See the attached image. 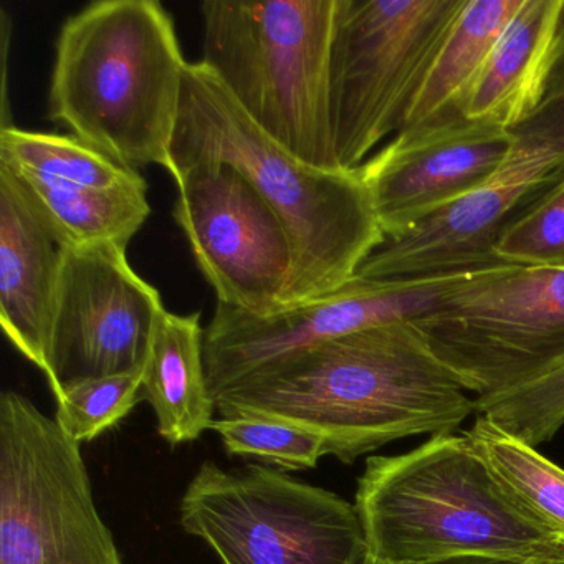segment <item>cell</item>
Returning a JSON list of instances; mask_svg holds the SVG:
<instances>
[{
	"label": "cell",
	"mask_w": 564,
	"mask_h": 564,
	"mask_svg": "<svg viewBox=\"0 0 564 564\" xmlns=\"http://www.w3.org/2000/svg\"><path fill=\"white\" fill-rule=\"evenodd\" d=\"M214 401L223 417L253 415L308 429L343 464L399 438L454 434L477 412L475 398L414 322L316 346Z\"/></svg>",
	"instance_id": "1"
},
{
	"label": "cell",
	"mask_w": 564,
	"mask_h": 564,
	"mask_svg": "<svg viewBox=\"0 0 564 564\" xmlns=\"http://www.w3.org/2000/svg\"><path fill=\"white\" fill-rule=\"evenodd\" d=\"M200 164L236 167L285 226L293 249L285 308L351 282L386 240L358 170L303 163L262 130L199 61L187 62L167 173L176 177Z\"/></svg>",
	"instance_id": "2"
},
{
	"label": "cell",
	"mask_w": 564,
	"mask_h": 564,
	"mask_svg": "<svg viewBox=\"0 0 564 564\" xmlns=\"http://www.w3.org/2000/svg\"><path fill=\"white\" fill-rule=\"evenodd\" d=\"M187 62L158 0H97L62 24L48 118L130 170L171 167Z\"/></svg>",
	"instance_id": "3"
},
{
	"label": "cell",
	"mask_w": 564,
	"mask_h": 564,
	"mask_svg": "<svg viewBox=\"0 0 564 564\" xmlns=\"http://www.w3.org/2000/svg\"><path fill=\"white\" fill-rule=\"evenodd\" d=\"M355 505L369 557L382 563L484 556L564 564V540L507 494L465 434L369 457Z\"/></svg>",
	"instance_id": "4"
},
{
	"label": "cell",
	"mask_w": 564,
	"mask_h": 564,
	"mask_svg": "<svg viewBox=\"0 0 564 564\" xmlns=\"http://www.w3.org/2000/svg\"><path fill=\"white\" fill-rule=\"evenodd\" d=\"M339 0H206L203 61L237 104L303 163L339 166L329 65Z\"/></svg>",
	"instance_id": "5"
},
{
	"label": "cell",
	"mask_w": 564,
	"mask_h": 564,
	"mask_svg": "<svg viewBox=\"0 0 564 564\" xmlns=\"http://www.w3.org/2000/svg\"><path fill=\"white\" fill-rule=\"evenodd\" d=\"M181 528L223 564H365L356 505L269 465L203 462L180 501Z\"/></svg>",
	"instance_id": "6"
},
{
	"label": "cell",
	"mask_w": 564,
	"mask_h": 564,
	"mask_svg": "<svg viewBox=\"0 0 564 564\" xmlns=\"http://www.w3.org/2000/svg\"><path fill=\"white\" fill-rule=\"evenodd\" d=\"M0 564H123L80 444L18 391L0 394Z\"/></svg>",
	"instance_id": "7"
},
{
	"label": "cell",
	"mask_w": 564,
	"mask_h": 564,
	"mask_svg": "<svg viewBox=\"0 0 564 564\" xmlns=\"http://www.w3.org/2000/svg\"><path fill=\"white\" fill-rule=\"evenodd\" d=\"M467 0H339L329 65L339 166L358 170L405 127Z\"/></svg>",
	"instance_id": "8"
},
{
	"label": "cell",
	"mask_w": 564,
	"mask_h": 564,
	"mask_svg": "<svg viewBox=\"0 0 564 564\" xmlns=\"http://www.w3.org/2000/svg\"><path fill=\"white\" fill-rule=\"evenodd\" d=\"M414 323L475 398L513 391L564 366V267L468 273Z\"/></svg>",
	"instance_id": "9"
},
{
	"label": "cell",
	"mask_w": 564,
	"mask_h": 564,
	"mask_svg": "<svg viewBox=\"0 0 564 564\" xmlns=\"http://www.w3.org/2000/svg\"><path fill=\"white\" fill-rule=\"evenodd\" d=\"M465 275L351 282L270 316L217 303L206 326L204 356L213 398L316 346L376 326L417 322L435 310Z\"/></svg>",
	"instance_id": "10"
},
{
	"label": "cell",
	"mask_w": 564,
	"mask_h": 564,
	"mask_svg": "<svg viewBox=\"0 0 564 564\" xmlns=\"http://www.w3.org/2000/svg\"><path fill=\"white\" fill-rule=\"evenodd\" d=\"M45 378L54 395L85 379L143 375L151 336L166 312L118 243L61 247Z\"/></svg>",
	"instance_id": "11"
},
{
	"label": "cell",
	"mask_w": 564,
	"mask_h": 564,
	"mask_svg": "<svg viewBox=\"0 0 564 564\" xmlns=\"http://www.w3.org/2000/svg\"><path fill=\"white\" fill-rule=\"evenodd\" d=\"M174 181V220L217 303L252 316L285 310L292 242L259 191L229 164H200Z\"/></svg>",
	"instance_id": "12"
},
{
	"label": "cell",
	"mask_w": 564,
	"mask_h": 564,
	"mask_svg": "<svg viewBox=\"0 0 564 564\" xmlns=\"http://www.w3.org/2000/svg\"><path fill=\"white\" fill-rule=\"evenodd\" d=\"M511 147L510 130L444 118L399 131L358 173L382 232L394 237L490 183Z\"/></svg>",
	"instance_id": "13"
},
{
	"label": "cell",
	"mask_w": 564,
	"mask_h": 564,
	"mask_svg": "<svg viewBox=\"0 0 564 564\" xmlns=\"http://www.w3.org/2000/svg\"><path fill=\"white\" fill-rule=\"evenodd\" d=\"M540 196L533 184L494 177L405 232L386 237L356 276L442 279L507 265L498 257V240L508 224Z\"/></svg>",
	"instance_id": "14"
},
{
	"label": "cell",
	"mask_w": 564,
	"mask_h": 564,
	"mask_svg": "<svg viewBox=\"0 0 564 564\" xmlns=\"http://www.w3.org/2000/svg\"><path fill=\"white\" fill-rule=\"evenodd\" d=\"M62 249L11 167L0 163V323L42 372Z\"/></svg>",
	"instance_id": "15"
},
{
	"label": "cell",
	"mask_w": 564,
	"mask_h": 564,
	"mask_svg": "<svg viewBox=\"0 0 564 564\" xmlns=\"http://www.w3.org/2000/svg\"><path fill=\"white\" fill-rule=\"evenodd\" d=\"M564 0H523L465 100L467 120L511 130L543 97L564 55Z\"/></svg>",
	"instance_id": "16"
},
{
	"label": "cell",
	"mask_w": 564,
	"mask_h": 564,
	"mask_svg": "<svg viewBox=\"0 0 564 564\" xmlns=\"http://www.w3.org/2000/svg\"><path fill=\"white\" fill-rule=\"evenodd\" d=\"M204 338L200 313L177 315L167 310L151 336L141 392L153 409L158 434L173 447L203 437L216 421Z\"/></svg>",
	"instance_id": "17"
},
{
	"label": "cell",
	"mask_w": 564,
	"mask_h": 564,
	"mask_svg": "<svg viewBox=\"0 0 564 564\" xmlns=\"http://www.w3.org/2000/svg\"><path fill=\"white\" fill-rule=\"evenodd\" d=\"M12 173L61 247H128L151 214L148 184L101 189L72 186L14 170Z\"/></svg>",
	"instance_id": "18"
},
{
	"label": "cell",
	"mask_w": 564,
	"mask_h": 564,
	"mask_svg": "<svg viewBox=\"0 0 564 564\" xmlns=\"http://www.w3.org/2000/svg\"><path fill=\"white\" fill-rule=\"evenodd\" d=\"M523 0H467L448 31L404 128L464 117L465 100ZM402 128V130H404Z\"/></svg>",
	"instance_id": "19"
},
{
	"label": "cell",
	"mask_w": 564,
	"mask_h": 564,
	"mask_svg": "<svg viewBox=\"0 0 564 564\" xmlns=\"http://www.w3.org/2000/svg\"><path fill=\"white\" fill-rule=\"evenodd\" d=\"M464 434L507 494L564 540V468L485 415Z\"/></svg>",
	"instance_id": "20"
},
{
	"label": "cell",
	"mask_w": 564,
	"mask_h": 564,
	"mask_svg": "<svg viewBox=\"0 0 564 564\" xmlns=\"http://www.w3.org/2000/svg\"><path fill=\"white\" fill-rule=\"evenodd\" d=\"M0 163L18 173L35 174L72 186L110 187L147 184L137 170L88 147L77 137L0 128Z\"/></svg>",
	"instance_id": "21"
},
{
	"label": "cell",
	"mask_w": 564,
	"mask_h": 564,
	"mask_svg": "<svg viewBox=\"0 0 564 564\" xmlns=\"http://www.w3.org/2000/svg\"><path fill=\"white\" fill-rule=\"evenodd\" d=\"M513 147L498 180L533 184L541 193L564 181V55L554 67L543 97L511 128Z\"/></svg>",
	"instance_id": "22"
},
{
	"label": "cell",
	"mask_w": 564,
	"mask_h": 564,
	"mask_svg": "<svg viewBox=\"0 0 564 564\" xmlns=\"http://www.w3.org/2000/svg\"><path fill=\"white\" fill-rule=\"evenodd\" d=\"M210 431L219 435L227 454L259 458L283 470H312L329 455L322 435L273 419L219 415Z\"/></svg>",
	"instance_id": "23"
},
{
	"label": "cell",
	"mask_w": 564,
	"mask_h": 564,
	"mask_svg": "<svg viewBox=\"0 0 564 564\" xmlns=\"http://www.w3.org/2000/svg\"><path fill=\"white\" fill-rule=\"evenodd\" d=\"M141 384L138 372L75 382L55 395V421L78 444L95 441L144 401Z\"/></svg>",
	"instance_id": "24"
},
{
	"label": "cell",
	"mask_w": 564,
	"mask_h": 564,
	"mask_svg": "<svg viewBox=\"0 0 564 564\" xmlns=\"http://www.w3.org/2000/svg\"><path fill=\"white\" fill-rule=\"evenodd\" d=\"M480 415L538 447L564 425V366L503 394L475 398Z\"/></svg>",
	"instance_id": "25"
},
{
	"label": "cell",
	"mask_w": 564,
	"mask_h": 564,
	"mask_svg": "<svg viewBox=\"0 0 564 564\" xmlns=\"http://www.w3.org/2000/svg\"><path fill=\"white\" fill-rule=\"evenodd\" d=\"M497 253L505 263L564 267V181L524 207L501 234Z\"/></svg>",
	"instance_id": "26"
},
{
	"label": "cell",
	"mask_w": 564,
	"mask_h": 564,
	"mask_svg": "<svg viewBox=\"0 0 564 564\" xmlns=\"http://www.w3.org/2000/svg\"><path fill=\"white\" fill-rule=\"evenodd\" d=\"M365 564H528L520 561L495 560V557L484 556H462L452 557V560L429 561V563H382V561L372 560L368 556Z\"/></svg>",
	"instance_id": "27"
},
{
	"label": "cell",
	"mask_w": 564,
	"mask_h": 564,
	"mask_svg": "<svg viewBox=\"0 0 564 564\" xmlns=\"http://www.w3.org/2000/svg\"><path fill=\"white\" fill-rule=\"evenodd\" d=\"M563 21H564V4H563Z\"/></svg>",
	"instance_id": "28"
}]
</instances>
